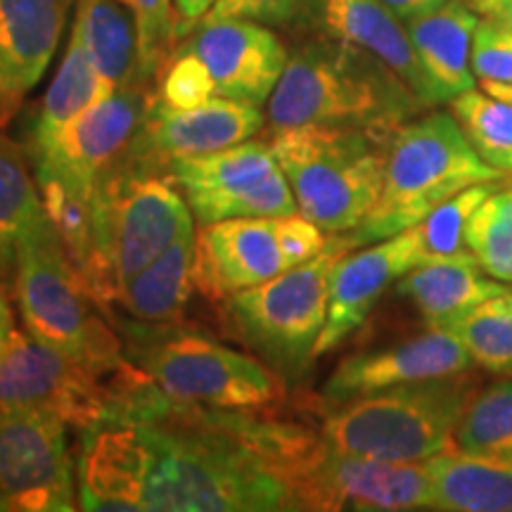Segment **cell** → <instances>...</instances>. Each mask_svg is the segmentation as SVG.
<instances>
[{
  "label": "cell",
  "instance_id": "obj_36",
  "mask_svg": "<svg viewBox=\"0 0 512 512\" xmlns=\"http://www.w3.org/2000/svg\"><path fill=\"white\" fill-rule=\"evenodd\" d=\"M138 31L140 81L150 86L166 57L176 48L174 0H121Z\"/></svg>",
  "mask_w": 512,
  "mask_h": 512
},
{
  "label": "cell",
  "instance_id": "obj_18",
  "mask_svg": "<svg viewBox=\"0 0 512 512\" xmlns=\"http://www.w3.org/2000/svg\"><path fill=\"white\" fill-rule=\"evenodd\" d=\"M150 444L138 420L107 413L81 430L79 508L95 512L145 510Z\"/></svg>",
  "mask_w": 512,
  "mask_h": 512
},
{
  "label": "cell",
  "instance_id": "obj_32",
  "mask_svg": "<svg viewBox=\"0 0 512 512\" xmlns=\"http://www.w3.org/2000/svg\"><path fill=\"white\" fill-rule=\"evenodd\" d=\"M451 114L477 155L508 176L512 164V100L496 98L484 88H470L451 100Z\"/></svg>",
  "mask_w": 512,
  "mask_h": 512
},
{
  "label": "cell",
  "instance_id": "obj_43",
  "mask_svg": "<svg viewBox=\"0 0 512 512\" xmlns=\"http://www.w3.org/2000/svg\"><path fill=\"white\" fill-rule=\"evenodd\" d=\"M484 19H491V22H496L498 27L508 29L510 34H512V0H508V3H505L503 8L496 12L494 17H484Z\"/></svg>",
  "mask_w": 512,
  "mask_h": 512
},
{
  "label": "cell",
  "instance_id": "obj_17",
  "mask_svg": "<svg viewBox=\"0 0 512 512\" xmlns=\"http://www.w3.org/2000/svg\"><path fill=\"white\" fill-rule=\"evenodd\" d=\"M181 43L209 69L216 95L254 107L266 105L290 60L283 41L252 19H202Z\"/></svg>",
  "mask_w": 512,
  "mask_h": 512
},
{
  "label": "cell",
  "instance_id": "obj_26",
  "mask_svg": "<svg viewBox=\"0 0 512 512\" xmlns=\"http://www.w3.org/2000/svg\"><path fill=\"white\" fill-rule=\"evenodd\" d=\"M195 230H188L155 261L121 287L117 302L126 316L145 325L178 323L195 290Z\"/></svg>",
  "mask_w": 512,
  "mask_h": 512
},
{
  "label": "cell",
  "instance_id": "obj_5",
  "mask_svg": "<svg viewBox=\"0 0 512 512\" xmlns=\"http://www.w3.org/2000/svg\"><path fill=\"white\" fill-rule=\"evenodd\" d=\"M394 131L304 124L271 128L297 211L330 235L354 230L375 207Z\"/></svg>",
  "mask_w": 512,
  "mask_h": 512
},
{
  "label": "cell",
  "instance_id": "obj_34",
  "mask_svg": "<svg viewBox=\"0 0 512 512\" xmlns=\"http://www.w3.org/2000/svg\"><path fill=\"white\" fill-rule=\"evenodd\" d=\"M501 181H486L465 188L451 200L439 204L427 219L413 226L415 238H418L420 252L427 261L451 259V256H470L465 247V223L470 214L482 204L486 197L494 192Z\"/></svg>",
  "mask_w": 512,
  "mask_h": 512
},
{
  "label": "cell",
  "instance_id": "obj_7",
  "mask_svg": "<svg viewBox=\"0 0 512 512\" xmlns=\"http://www.w3.org/2000/svg\"><path fill=\"white\" fill-rule=\"evenodd\" d=\"M147 98V86H121L69 121L48 145L29 152L43 207L74 266L86 249L95 185L136 136Z\"/></svg>",
  "mask_w": 512,
  "mask_h": 512
},
{
  "label": "cell",
  "instance_id": "obj_2",
  "mask_svg": "<svg viewBox=\"0 0 512 512\" xmlns=\"http://www.w3.org/2000/svg\"><path fill=\"white\" fill-rule=\"evenodd\" d=\"M178 190L171 176L140 171L124 155L95 185L88 240L76 271L102 309L117 302L133 275L195 230L190 204Z\"/></svg>",
  "mask_w": 512,
  "mask_h": 512
},
{
  "label": "cell",
  "instance_id": "obj_16",
  "mask_svg": "<svg viewBox=\"0 0 512 512\" xmlns=\"http://www.w3.org/2000/svg\"><path fill=\"white\" fill-rule=\"evenodd\" d=\"M261 126L259 107L221 95L190 110H166L147 98L145 117L124 159L147 174L169 176L176 164L245 143Z\"/></svg>",
  "mask_w": 512,
  "mask_h": 512
},
{
  "label": "cell",
  "instance_id": "obj_29",
  "mask_svg": "<svg viewBox=\"0 0 512 512\" xmlns=\"http://www.w3.org/2000/svg\"><path fill=\"white\" fill-rule=\"evenodd\" d=\"M453 448L512 463V375L477 389L453 434Z\"/></svg>",
  "mask_w": 512,
  "mask_h": 512
},
{
  "label": "cell",
  "instance_id": "obj_21",
  "mask_svg": "<svg viewBox=\"0 0 512 512\" xmlns=\"http://www.w3.org/2000/svg\"><path fill=\"white\" fill-rule=\"evenodd\" d=\"M76 0H0V128L53 62Z\"/></svg>",
  "mask_w": 512,
  "mask_h": 512
},
{
  "label": "cell",
  "instance_id": "obj_6",
  "mask_svg": "<svg viewBox=\"0 0 512 512\" xmlns=\"http://www.w3.org/2000/svg\"><path fill=\"white\" fill-rule=\"evenodd\" d=\"M477 389V375L463 370L356 396L328 406L320 437L351 456L425 463L453 448V434Z\"/></svg>",
  "mask_w": 512,
  "mask_h": 512
},
{
  "label": "cell",
  "instance_id": "obj_9",
  "mask_svg": "<svg viewBox=\"0 0 512 512\" xmlns=\"http://www.w3.org/2000/svg\"><path fill=\"white\" fill-rule=\"evenodd\" d=\"M128 351L171 399L223 411H268L283 401L285 380L264 361L223 347L178 323H128Z\"/></svg>",
  "mask_w": 512,
  "mask_h": 512
},
{
  "label": "cell",
  "instance_id": "obj_4",
  "mask_svg": "<svg viewBox=\"0 0 512 512\" xmlns=\"http://www.w3.org/2000/svg\"><path fill=\"white\" fill-rule=\"evenodd\" d=\"M503 178L477 155L451 112L413 117L394 131L375 207L339 238L349 249L394 238L470 185Z\"/></svg>",
  "mask_w": 512,
  "mask_h": 512
},
{
  "label": "cell",
  "instance_id": "obj_45",
  "mask_svg": "<svg viewBox=\"0 0 512 512\" xmlns=\"http://www.w3.org/2000/svg\"><path fill=\"white\" fill-rule=\"evenodd\" d=\"M510 174H512V164H510Z\"/></svg>",
  "mask_w": 512,
  "mask_h": 512
},
{
  "label": "cell",
  "instance_id": "obj_42",
  "mask_svg": "<svg viewBox=\"0 0 512 512\" xmlns=\"http://www.w3.org/2000/svg\"><path fill=\"white\" fill-rule=\"evenodd\" d=\"M465 3L470 5L479 17H494L508 0H465Z\"/></svg>",
  "mask_w": 512,
  "mask_h": 512
},
{
  "label": "cell",
  "instance_id": "obj_13",
  "mask_svg": "<svg viewBox=\"0 0 512 512\" xmlns=\"http://www.w3.org/2000/svg\"><path fill=\"white\" fill-rule=\"evenodd\" d=\"M169 176L202 226L226 219L297 214L292 188L268 140H245L188 159L176 164Z\"/></svg>",
  "mask_w": 512,
  "mask_h": 512
},
{
  "label": "cell",
  "instance_id": "obj_22",
  "mask_svg": "<svg viewBox=\"0 0 512 512\" xmlns=\"http://www.w3.org/2000/svg\"><path fill=\"white\" fill-rule=\"evenodd\" d=\"M323 24L330 36L363 48L387 64L418 95L422 105H437L406 22L382 0H323Z\"/></svg>",
  "mask_w": 512,
  "mask_h": 512
},
{
  "label": "cell",
  "instance_id": "obj_14",
  "mask_svg": "<svg viewBox=\"0 0 512 512\" xmlns=\"http://www.w3.org/2000/svg\"><path fill=\"white\" fill-rule=\"evenodd\" d=\"M67 422L50 411H0V512H72Z\"/></svg>",
  "mask_w": 512,
  "mask_h": 512
},
{
  "label": "cell",
  "instance_id": "obj_27",
  "mask_svg": "<svg viewBox=\"0 0 512 512\" xmlns=\"http://www.w3.org/2000/svg\"><path fill=\"white\" fill-rule=\"evenodd\" d=\"M72 29L114 91L121 86H145L138 67L136 22L121 0H76Z\"/></svg>",
  "mask_w": 512,
  "mask_h": 512
},
{
  "label": "cell",
  "instance_id": "obj_19",
  "mask_svg": "<svg viewBox=\"0 0 512 512\" xmlns=\"http://www.w3.org/2000/svg\"><path fill=\"white\" fill-rule=\"evenodd\" d=\"M420 264H425V256L413 228L344 254L332 273L328 320L318 337L316 358L342 347L354 332L361 330L387 287L399 283L403 275Z\"/></svg>",
  "mask_w": 512,
  "mask_h": 512
},
{
  "label": "cell",
  "instance_id": "obj_8",
  "mask_svg": "<svg viewBox=\"0 0 512 512\" xmlns=\"http://www.w3.org/2000/svg\"><path fill=\"white\" fill-rule=\"evenodd\" d=\"M15 297L27 332L36 342L102 368H119L128 361L117 332L93 313V297L46 207L17 242Z\"/></svg>",
  "mask_w": 512,
  "mask_h": 512
},
{
  "label": "cell",
  "instance_id": "obj_38",
  "mask_svg": "<svg viewBox=\"0 0 512 512\" xmlns=\"http://www.w3.org/2000/svg\"><path fill=\"white\" fill-rule=\"evenodd\" d=\"M304 8V0H216L204 19H252L259 24H290Z\"/></svg>",
  "mask_w": 512,
  "mask_h": 512
},
{
  "label": "cell",
  "instance_id": "obj_33",
  "mask_svg": "<svg viewBox=\"0 0 512 512\" xmlns=\"http://www.w3.org/2000/svg\"><path fill=\"white\" fill-rule=\"evenodd\" d=\"M465 247L491 278L512 285V185L496 188L465 223Z\"/></svg>",
  "mask_w": 512,
  "mask_h": 512
},
{
  "label": "cell",
  "instance_id": "obj_12",
  "mask_svg": "<svg viewBox=\"0 0 512 512\" xmlns=\"http://www.w3.org/2000/svg\"><path fill=\"white\" fill-rule=\"evenodd\" d=\"M119 368L62 354L12 330L0 347V411H50L81 432L110 408Z\"/></svg>",
  "mask_w": 512,
  "mask_h": 512
},
{
  "label": "cell",
  "instance_id": "obj_24",
  "mask_svg": "<svg viewBox=\"0 0 512 512\" xmlns=\"http://www.w3.org/2000/svg\"><path fill=\"white\" fill-rule=\"evenodd\" d=\"M510 287L484 273L470 254L415 266L396 283V292L418 309L427 328H446Z\"/></svg>",
  "mask_w": 512,
  "mask_h": 512
},
{
  "label": "cell",
  "instance_id": "obj_23",
  "mask_svg": "<svg viewBox=\"0 0 512 512\" xmlns=\"http://www.w3.org/2000/svg\"><path fill=\"white\" fill-rule=\"evenodd\" d=\"M479 19L465 0H446L441 8L406 22L437 105L475 88L472 43Z\"/></svg>",
  "mask_w": 512,
  "mask_h": 512
},
{
  "label": "cell",
  "instance_id": "obj_25",
  "mask_svg": "<svg viewBox=\"0 0 512 512\" xmlns=\"http://www.w3.org/2000/svg\"><path fill=\"white\" fill-rule=\"evenodd\" d=\"M425 467L432 484V510L512 512V463L448 448L425 460Z\"/></svg>",
  "mask_w": 512,
  "mask_h": 512
},
{
  "label": "cell",
  "instance_id": "obj_10",
  "mask_svg": "<svg viewBox=\"0 0 512 512\" xmlns=\"http://www.w3.org/2000/svg\"><path fill=\"white\" fill-rule=\"evenodd\" d=\"M351 249L332 235L323 252L266 283L226 299L228 318L242 342L283 380H299L316 358L328 320L332 273Z\"/></svg>",
  "mask_w": 512,
  "mask_h": 512
},
{
  "label": "cell",
  "instance_id": "obj_1",
  "mask_svg": "<svg viewBox=\"0 0 512 512\" xmlns=\"http://www.w3.org/2000/svg\"><path fill=\"white\" fill-rule=\"evenodd\" d=\"M107 413L147 434L145 512L299 510L297 484L323 446L299 422L171 399L131 361L114 375Z\"/></svg>",
  "mask_w": 512,
  "mask_h": 512
},
{
  "label": "cell",
  "instance_id": "obj_35",
  "mask_svg": "<svg viewBox=\"0 0 512 512\" xmlns=\"http://www.w3.org/2000/svg\"><path fill=\"white\" fill-rule=\"evenodd\" d=\"M211 98H216V86L209 69L185 43H178L155 76L150 102L166 110H190Z\"/></svg>",
  "mask_w": 512,
  "mask_h": 512
},
{
  "label": "cell",
  "instance_id": "obj_3",
  "mask_svg": "<svg viewBox=\"0 0 512 512\" xmlns=\"http://www.w3.org/2000/svg\"><path fill=\"white\" fill-rule=\"evenodd\" d=\"M266 105L271 128L323 124L396 131L427 110L387 64L335 36L290 55Z\"/></svg>",
  "mask_w": 512,
  "mask_h": 512
},
{
  "label": "cell",
  "instance_id": "obj_41",
  "mask_svg": "<svg viewBox=\"0 0 512 512\" xmlns=\"http://www.w3.org/2000/svg\"><path fill=\"white\" fill-rule=\"evenodd\" d=\"M12 330H15V318H12L8 299H5V294L0 292V347H3V344L8 342V337L12 335Z\"/></svg>",
  "mask_w": 512,
  "mask_h": 512
},
{
  "label": "cell",
  "instance_id": "obj_11",
  "mask_svg": "<svg viewBox=\"0 0 512 512\" xmlns=\"http://www.w3.org/2000/svg\"><path fill=\"white\" fill-rule=\"evenodd\" d=\"M325 245V230L299 211L207 223L195 233V290L221 302L304 264Z\"/></svg>",
  "mask_w": 512,
  "mask_h": 512
},
{
  "label": "cell",
  "instance_id": "obj_28",
  "mask_svg": "<svg viewBox=\"0 0 512 512\" xmlns=\"http://www.w3.org/2000/svg\"><path fill=\"white\" fill-rule=\"evenodd\" d=\"M110 93H114V88L102 79L86 48H83L79 34L72 29L67 53H64L55 79L43 95L41 107H38L29 152L48 145L69 121Z\"/></svg>",
  "mask_w": 512,
  "mask_h": 512
},
{
  "label": "cell",
  "instance_id": "obj_15",
  "mask_svg": "<svg viewBox=\"0 0 512 512\" xmlns=\"http://www.w3.org/2000/svg\"><path fill=\"white\" fill-rule=\"evenodd\" d=\"M297 498L302 510H432V484L425 463L351 456L323 441L299 479Z\"/></svg>",
  "mask_w": 512,
  "mask_h": 512
},
{
  "label": "cell",
  "instance_id": "obj_30",
  "mask_svg": "<svg viewBox=\"0 0 512 512\" xmlns=\"http://www.w3.org/2000/svg\"><path fill=\"white\" fill-rule=\"evenodd\" d=\"M43 209L24 150L0 131V278L15 271L17 242Z\"/></svg>",
  "mask_w": 512,
  "mask_h": 512
},
{
  "label": "cell",
  "instance_id": "obj_31",
  "mask_svg": "<svg viewBox=\"0 0 512 512\" xmlns=\"http://www.w3.org/2000/svg\"><path fill=\"white\" fill-rule=\"evenodd\" d=\"M444 330L460 339L472 366L498 377L512 375V287L486 299Z\"/></svg>",
  "mask_w": 512,
  "mask_h": 512
},
{
  "label": "cell",
  "instance_id": "obj_20",
  "mask_svg": "<svg viewBox=\"0 0 512 512\" xmlns=\"http://www.w3.org/2000/svg\"><path fill=\"white\" fill-rule=\"evenodd\" d=\"M470 366L472 358L456 335L444 328H427L422 335L394 347L351 354L339 361L335 373L325 382L323 401L325 406H337L399 384L463 373Z\"/></svg>",
  "mask_w": 512,
  "mask_h": 512
},
{
  "label": "cell",
  "instance_id": "obj_44",
  "mask_svg": "<svg viewBox=\"0 0 512 512\" xmlns=\"http://www.w3.org/2000/svg\"><path fill=\"white\" fill-rule=\"evenodd\" d=\"M482 88H484L486 93L496 95V98L512 100V86H501V83H486V81H482Z\"/></svg>",
  "mask_w": 512,
  "mask_h": 512
},
{
  "label": "cell",
  "instance_id": "obj_39",
  "mask_svg": "<svg viewBox=\"0 0 512 512\" xmlns=\"http://www.w3.org/2000/svg\"><path fill=\"white\" fill-rule=\"evenodd\" d=\"M216 0H174V22H176V41H183L204 15L214 8Z\"/></svg>",
  "mask_w": 512,
  "mask_h": 512
},
{
  "label": "cell",
  "instance_id": "obj_37",
  "mask_svg": "<svg viewBox=\"0 0 512 512\" xmlns=\"http://www.w3.org/2000/svg\"><path fill=\"white\" fill-rule=\"evenodd\" d=\"M472 72L479 81L512 86V34L491 19H479L472 43Z\"/></svg>",
  "mask_w": 512,
  "mask_h": 512
},
{
  "label": "cell",
  "instance_id": "obj_40",
  "mask_svg": "<svg viewBox=\"0 0 512 512\" xmlns=\"http://www.w3.org/2000/svg\"><path fill=\"white\" fill-rule=\"evenodd\" d=\"M389 10L394 12L396 17L403 19V22H411V19L427 15V12L441 8L446 0H382Z\"/></svg>",
  "mask_w": 512,
  "mask_h": 512
}]
</instances>
